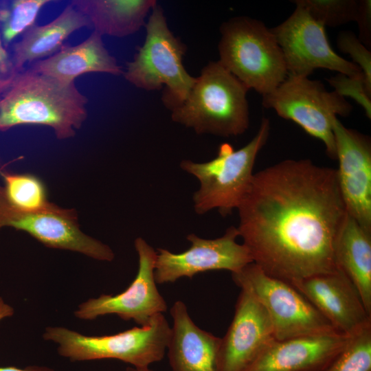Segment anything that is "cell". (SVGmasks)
<instances>
[{
	"mask_svg": "<svg viewBox=\"0 0 371 371\" xmlns=\"http://www.w3.org/2000/svg\"><path fill=\"white\" fill-rule=\"evenodd\" d=\"M334 254L337 268L355 285L371 314V232L347 214L336 240Z\"/></svg>",
	"mask_w": 371,
	"mask_h": 371,
	"instance_id": "cell-21",
	"label": "cell"
},
{
	"mask_svg": "<svg viewBox=\"0 0 371 371\" xmlns=\"http://www.w3.org/2000/svg\"><path fill=\"white\" fill-rule=\"evenodd\" d=\"M359 30V40L364 45L371 43V1H358V12L356 21Z\"/></svg>",
	"mask_w": 371,
	"mask_h": 371,
	"instance_id": "cell-30",
	"label": "cell"
},
{
	"mask_svg": "<svg viewBox=\"0 0 371 371\" xmlns=\"http://www.w3.org/2000/svg\"><path fill=\"white\" fill-rule=\"evenodd\" d=\"M262 105L299 125L324 144L330 158L336 159L333 122L352 109L345 98L328 91L319 80L288 75L274 90L262 96Z\"/></svg>",
	"mask_w": 371,
	"mask_h": 371,
	"instance_id": "cell-8",
	"label": "cell"
},
{
	"mask_svg": "<svg viewBox=\"0 0 371 371\" xmlns=\"http://www.w3.org/2000/svg\"><path fill=\"white\" fill-rule=\"evenodd\" d=\"M249 89L218 61L205 66L184 102L172 110V120L197 134L229 137L249 125Z\"/></svg>",
	"mask_w": 371,
	"mask_h": 371,
	"instance_id": "cell-3",
	"label": "cell"
},
{
	"mask_svg": "<svg viewBox=\"0 0 371 371\" xmlns=\"http://www.w3.org/2000/svg\"><path fill=\"white\" fill-rule=\"evenodd\" d=\"M134 245L138 255V271L128 288L117 295L102 294L83 302L74 311L75 317L93 320L116 315L124 320H133L144 326L155 315L167 311V304L155 279L157 251L141 237L135 240Z\"/></svg>",
	"mask_w": 371,
	"mask_h": 371,
	"instance_id": "cell-11",
	"label": "cell"
},
{
	"mask_svg": "<svg viewBox=\"0 0 371 371\" xmlns=\"http://www.w3.org/2000/svg\"><path fill=\"white\" fill-rule=\"evenodd\" d=\"M291 285L338 332L354 336L371 328V314L366 309L355 285L339 269L304 278Z\"/></svg>",
	"mask_w": 371,
	"mask_h": 371,
	"instance_id": "cell-16",
	"label": "cell"
},
{
	"mask_svg": "<svg viewBox=\"0 0 371 371\" xmlns=\"http://www.w3.org/2000/svg\"><path fill=\"white\" fill-rule=\"evenodd\" d=\"M89 26L87 17L71 2L53 21L34 25L12 45L11 56L16 69L20 72L26 65L52 56L74 32Z\"/></svg>",
	"mask_w": 371,
	"mask_h": 371,
	"instance_id": "cell-20",
	"label": "cell"
},
{
	"mask_svg": "<svg viewBox=\"0 0 371 371\" xmlns=\"http://www.w3.org/2000/svg\"><path fill=\"white\" fill-rule=\"evenodd\" d=\"M172 319L167 354L172 371H217L221 338L195 324L181 300L170 308Z\"/></svg>",
	"mask_w": 371,
	"mask_h": 371,
	"instance_id": "cell-18",
	"label": "cell"
},
{
	"mask_svg": "<svg viewBox=\"0 0 371 371\" xmlns=\"http://www.w3.org/2000/svg\"><path fill=\"white\" fill-rule=\"evenodd\" d=\"M19 74L11 54L3 45L0 36V98L12 86Z\"/></svg>",
	"mask_w": 371,
	"mask_h": 371,
	"instance_id": "cell-29",
	"label": "cell"
},
{
	"mask_svg": "<svg viewBox=\"0 0 371 371\" xmlns=\"http://www.w3.org/2000/svg\"><path fill=\"white\" fill-rule=\"evenodd\" d=\"M339 49L349 54L353 63L361 70L366 84L371 89V52L350 31L341 32L337 38Z\"/></svg>",
	"mask_w": 371,
	"mask_h": 371,
	"instance_id": "cell-28",
	"label": "cell"
},
{
	"mask_svg": "<svg viewBox=\"0 0 371 371\" xmlns=\"http://www.w3.org/2000/svg\"><path fill=\"white\" fill-rule=\"evenodd\" d=\"M50 0L0 1V36L8 47L35 25L42 9Z\"/></svg>",
	"mask_w": 371,
	"mask_h": 371,
	"instance_id": "cell-24",
	"label": "cell"
},
{
	"mask_svg": "<svg viewBox=\"0 0 371 371\" xmlns=\"http://www.w3.org/2000/svg\"><path fill=\"white\" fill-rule=\"evenodd\" d=\"M237 209L243 244L267 275L291 285L338 269L347 212L336 169L307 159L277 163L254 174Z\"/></svg>",
	"mask_w": 371,
	"mask_h": 371,
	"instance_id": "cell-1",
	"label": "cell"
},
{
	"mask_svg": "<svg viewBox=\"0 0 371 371\" xmlns=\"http://www.w3.org/2000/svg\"><path fill=\"white\" fill-rule=\"evenodd\" d=\"M144 44L133 60L126 64L124 78L136 87L146 91L160 90L165 86L162 101L171 111L187 98L196 78L183 65L186 46L168 27L161 7L152 9L146 25Z\"/></svg>",
	"mask_w": 371,
	"mask_h": 371,
	"instance_id": "cell-7",
	"label": "cell"
},
{
	"mask_svg": "<svg viewBox=\"0 0 371 371\" xmlns=\"http://www.w3.org/2000/svg\"><path fill=\"white\" fill-rule=\"evenodd\" d=\"M237 227H228L225 234L214 239H205L194 234L186 236L190 247L176 254L157 249L155 267L157 284L174 282L183 277L192 278L196 274L214 270L236 273L253 262L248 249L237 243Z\"/></svg>",
	"mask_w": 371,
	"mask_h": 371,
	"instance_id": "cell-12",
	"label": "cell"
},
{
	"mask_svg": "<svg viewBox=\"0 0 371 371\" xmlns=\"http://www.w3.org/2000/svg\"><path fill=\"white\" fill-rule=\"evenodd\" d=\"M324 27L305 8L295 5L284 21L271 29L289 75L308 78L315 69L322 68L350 77L363 76L357 65L332 49Z\"/></svg>",
	"mask_w": 371,
	"mask_h": 371,
	"instance_id": "cell-10",
	"label": "cell"
},
{
	"mask_svg": "<svg viewBox=\"0 0 371 371\" xmlns=\"http://www.w3.org/2000/svg\"><path fill=\"white\" fill-rule=\"evenodd\" d=\"M14 313V310L12 306L5 302L3 297H0V322L12 317ZM0 371H55L54 369L44 367L32 366L24 368L14 366H0Z\"/></svg>",
	"mask_w": 371,
	"mask_h": 371,
	"instance_id": "cell-31",
	"label": "cell"
},
{
	"mask_svg": "<svg viewBox=\"0 0 371 371\" xmlns=\"http://www.w3.org/2000/svg\"><path fill=\"white\" fill-rule=\"evenodd\" d=\"M4 227L24 231L48 247L78 252L101 261H112L115 257L109 246L81 231L74 210L55 205L43 210L21 211L0 196V229Z\"/></svg>",
	"mask_w": 371,
	"mask_h": 371,
	"instance_id": "cell-13",
	"label": "cell"
},
{
	"mask_svg": "<svg viewBox=\"0 0 371 371\" xmlns=\"http://www.w3.org/2000/svg\"><path fill=\"white\" fill-rule=\"evenodd\" d=\"M337 181L347 214L371 232V142L368 135L333 122Z\"/></svg>",
	"mask_w": 371,
	"mask_h": 371,
	"instance_id": "cell-14",
	"label": "cell"
},
{
	"mask_svg": "<svg viewBox=\"0 0 371 371\" xmlns=\"http://www.w3.org/2000/svg\"><path fill=\"white\" fill-rule=\"evenodd\" d=\"M88 100L75 82L67 83L32 68L20 71L0 98V131L41 125L58 139L74 137L87 117Z\"/></svg>",
	"mask_w": 371,
	"mask_h": 371,
	"instance_id": "cell-2",
	"label": "cell"
},
{
	"mask_svg": "<svg viewBox=\"0 0 371 371\" xmlns=\"http://www.w3.org/2000/svg\"><path fill=\"white\" fill-rule=\"evenodd\" d=\"M126 371H153V370L149 369L148 367H142V368L128 367L126 368Z\"/></svg>",
	"mask_w": 371,
	"mask_h": 371,
	"instance_id": "cell-32",
	"label": "cell"
},
{
	"mask_svg": "<svg viewBox=\"0 0 371 371\" xmlns=\"http://www.w3.org/2000/svg\"><path fill=\"white\" fill-rule=\"evenodd\" d=\"M232 277L237 286L248 289L265 308L276 339L339 333L292 285L267 275L255 263L232 273Z\"/></svg>",
	"mask_w": 371,
	"mask_h": 371,
	"instance_id": "cell-9",
	"label": "cell"
},
{
	"mask_svg": "<svg viewBox=\"0 0 371 371\" xmlns=\"http://www.w3.org/2000/svg\"><path fill=\"white\" fill-rule=\"evenodd\" d=\"M324 371H371V328L354 335Z\"/></svg>",
	"mask_w": 371,
	"mask_h": 371,
	"instance_id": "cell-26",
	"label": "cell"
},
{
	"mask_svg": "<svg viewBox=\"0 0 371 371\" xmlns=\"http://www.w3.org/2000/svg\"><path fill=\"white\" fill-rule=\"evenodd\" d=\"M102 36L93 31L76 45H63L52 56L38 60L30 67L43 75L59 81L71 83L82 75L104 73L123 74L122 67L104 46Z\"/></svg>",
	"mask_w": 371,
	"mask_h": 371,
	"instance_id": "cell-19",
	"label": "cell"
},
{
	"mask_svg": "<svg viewBox=\"0 0 371 371\" xmlns=\"http://www.w3.org/2000/svg\"><path fill=\"white\" fill-rule=\"evenodd\" d=\"M170 330L160 313L144 326L117 334L86 335L65 327L49 326L43 338L56 344L58 354L72 361L113 359L142 368L162 360Z\"/></svg>",
	"mask_w": 371,
	"mask_h": 371,
	"instance_id": "cell-6",
	"label": "cell"
},
{
	"mask_svg": "<svg viewBox=\"0 0 371 371\" xmlns=\"http://www.w3.org/2000/svg\"><path fill=\"white\" fill-rule=\"evenodd\" d=\"M269 132V120L263 117L255 136L243 147L234 150L231 144L223 143L210 161H181L180 168L194 176L200 183L192 197L196 214L202 215L217 209L226 216L238 208L249 189L256 159L267 143Z\"/></svg>",
	"mask_w": 371,
	"mask_h": 371,
	"instance_id": "cell-4",
	"label": "cell"
},
{
	"mask_svg": "<svg viewBox=\"0 0 371 371\" xmlns=\"http://www.w3.org/2000/svg\"><path fill=\"white\" fill-rule=\"evenodd\" d=\"M101 36L124 37L137 32L157 4L155 0H75L71 1Z\"/></svg>",
	"mask_w": 371,
	"mask_h": 371,
	"instance_id": "cell-22",
	"label": "cell"
},
{
	"mask_svg": "<svg viewBox=\"0 0 371 371\" xmlns=\"http://www.w3.org/2000/svg\"><path fill=\"white\" fill-rule=\"evenodd\" d=\"M326 81L341 96L355 100L363 109L366 116L371 118V89L368 87L363 76L350 77L337 74Z\"/></svg>",
	"mask_w": 371,
	"mask_h": 371,
	"instance_id": "cell-27",
	"label": "cell"
},
{
	"mask_svg": "<svg viewBox=\"0 0 371 371\" xmlns=\"http://www.w3.org/2000/svg\"><path fill=\"white\" fill-rule=\"evenodd\" d=\"M274 339L266 310L248 289L241 288L233 319L221 338L217 371H245Z\"/></svg>",
	"mask_w": 371,
	"mask_h": 371,
	"instance_id": "cell-15",
	"label": "cell"
},
{
	"mask_svg": "<svg viewBox=\"0 0 371 371\" xmlns=\"http://www.w3.org/2000/svg\"><path fill=\"white\" fill-rule=\"evenodd\" d=\"M218 45V60L249 89L269 93L288 76L282 52L261 21L237 16L224 22Z\"/></svg>",
	"mask_w": 371,
	"mask_h": 371,
	"instance_id": "cell-5",
	"label": "cell"
},
{
	"mask_svg": "<svg viewBox=\"0 0 371 371\" xmlns=\"http://www.w3.org/2000/svg\"><path fill=\"white\" fill-rule=\"evenodd\" d=\"M4 187L0 186V196L12 207L25 212L38 211L56 205L47 200L44 184L30 174L1 172Z\"/></svg>",
	"mask_w": 371,
	"mask_h": 371,
	"instance_id": "cell-23",
	"label": "cell"
},
{
	"mask_svg": "<svg viewBox=\"0 0 371 371\" xmlns=\"http://www.w3.org/2000/svg\"><path fill=\"white\" fill-rule=\"evenodd\" d=\"M352 337L334 333L274 339L245 371H324Z\"/></svg>",
	"mask_w": 371,
	"mask_h": 371,
	"instance_id": "cell-17",
	"label": "cell"
},
{
	"mask_svg": "<svg viewBox=\"0 0 371 371\" xmlns=\"http://www.w3.org/2000/svg\"><path fill=\"white\" fill-rule=\"evenodd\" d=\"M292 2L305 8L313 18L324 27H337L356 21L358 1L295 0Z\"/></svg>",
	"mask_w": 371,
	"mask_h": 371,
	"instance_id": "cell-25",
	"label": "cell"
}]
</instances>
